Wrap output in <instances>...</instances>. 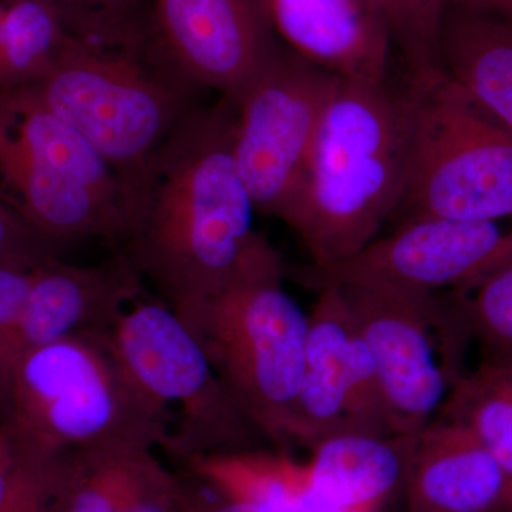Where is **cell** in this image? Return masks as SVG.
I'll return each instance as SVG.
<instances>
[{
    "mask_svg": "<svg viewBox=\"0 0 512 512\" xmlns=\"http://www.w3.org/2000/svg\"><path fill=\"white\" fill-rule=\"evenodd\" d=\"M234 124L232 100L195 107L131 188L123 254L173 309L217 295L278 252L254 228Z\"/></svg>",
    "mask_w": 512,
    "mask_h": 512,
    "instance_id": "1",
    "label": "cell"
},
{
    "mask_svg": "<svg viewBox=\"0 0 512 512\" xmlns=\"http://www.w3.org/2000/svg\"><path fill=\"white\" fill-rule=\"evenodd\" d=\"M67 13L70 35L23 93L86 137L128 192L165 138L195 109L191 83L148 33L146 16Z\"/></svg>",
    "mask_w": 512,
    "mask_h": 512,
    "instance_id": "2",
    "label": "cell"
},
{
    "mask_svg": "<svg viewBox=\"0 0 512 512\" xmlns=\"http://www.w3.org/2000/svg\"><path fill=\"white\" fill-rule=\"evenodd\" d=\"M406 181V130L396 94L387 83L340 79L286 225L312 265L339 264L379 237L402 205Z\"/></svg>",
    "mask_w": 512,
    "mask_h": 512,
    "instance_id": "3",
    "label": "cell"
},
{
    "mask_svg": "<svg viewBox=\"0 0 512 512\" xmlns=\"http://www.w3.org/2000/svg\"><path fill=\"white\" fill-rule=\"evenodd\" d=\"M2 426L18 453L40 458L121 444L167 448L170 441L167 420L114 353L110 330L26 353L13 370Z\"/></svg>",
    "mask_w": 512,
    "mask_h": 512,
    "instance_id": "4",
    "label": "cell"
},
{
    "mask_svg": "<svg viewBox=\"0 0 512 512\" xmlns=\"http://www.w3.org/2000/svg\"><path fill=\"white\" fill-rule=\"evenodd\" d=\"M276 255L210 298L174 309L269 444L295 446L309 313L284 288Z\"/></svg>",
    "mask_w": 512,
    "mask_h": 512,
    "instance_id": "5",
    "label": "cell"
},
{
    "mask_svg": "<svg viewBox=\"0 0 512 512\" xmlns=\"http://www.w3.org/2000/svg\"><path fill=\"white\" fill-rule=\"evenodd\" d=\"M407 141L399 222L512 218V136L485 116L440 67L409 74L396 94Z\"/></svg>",
    "mask_w": 512,
    "mask_h": 512,
    "instance_id": "6",
    "label": "cell"
},
{
    "mask_svg": "<svg viewBox=\"0 0 512 512\" xmlns=\"http://www.w3.org/2000/svg\"><path fill=\"white\" fill-rule=\"evenodd\" d=\"M110 342L128 376L167 420L168 450L192 461L268 443L163 299L134 302L111 328Z\"/></svg>",
    "mask_w": 512,
    "mask_h": 512,
    "instance_id": "7",
    "label": "cell"
},
{
    "mask_svg": "<svg viewBox=\"0 0 512 512\" xmlns=\"http://www.w3.org/2000/svg\"><path fill=\"white\" fill-rule=\"evenodd\" d=\"M336 288L375 362L393 434L417 436L439 417L454 384L466 373L468 342L446 293Z\"/></svg>",
    "mask_w": 512,
    "mask_h": 512,
    "instance_id": "8",
    "label": "cell"
},
{
    "mask_svg": "<svg viewBox=\"0 0 512 512\" xmlns=\"http://www.w3.org/2000/svg\"><path fill=\"white\" fill-rule=\"evenodd\" d=\"M339 80L285 45L234 101L232 151L258 214L285 224L291 217Z\"/></svg>",
    "mask_w": 512,
    "mask_h": 512,
    "instance_id": "9",
    "label": "cell"
},
{
    "mask_svg": "<svg viewBox=\"0 0 512 512\" xmlns=\"http://www.w3.org/2000/svg\"><path fill=\"white\" fill-rule=\"evenodd\" d=\"M512 261V218L461 221L416 218L399 222L339 264L295 271L308 288L386 286L404 291H463Z\"/></svg>",
    "mask_w": 512,
    "mask_h": 512,
    "instance_id": "10",
    "label": "cell"
},
{
    "mask_svg": "<svg viewBox=\"0 0 512 512\" xmlns=\"http://www.w3.org/2000/svg\"><path fill=\"white\" fill-rule=\"evenodd\" d=\"M60 128L62 120L22 90L0 92V202L63 245L89 237L126 241V215L57 165Z\"/></svg>",
    "mask_w": 512,
    "mask_h": 512,
    "instance_id": "11",
    "label": "cell"
},
{
    "mask_svg": "<svg viewBox=\"0 0 512 512\" xmlns=\"http://www.w3.org/2000/svg\"><path fill=\"white\" fill-rule=\"evenodd\" d=\"M318 292L309 312L295 446L311 450L345 433L392 436L375 362L345 296L336 286Z\"/></svg>",
    "mask_w": 512,
    "mask_h": 512,
    "instance_id": "12",
    "label": "cell"
},
{
    "mask_svg": "<svg viewBox=\"0 0 512 512\" xmlns=\"http://www.w3.org/2000/svg\"><path fill=\"white\" fill-rule=\"evenodd\" d=\"M146 22L191 83L232 101L285 46L268 0H154Z\"/></svg>",
    "mask_w": 512,
    "mask_h": 512,
    "instance_id": "13",
    "label": "cell"
},
{
    "mask_svg": "<svg viewBox=\"0 0 512 512\" xmlns=\"http://www.w3.org/2000/svg\"><path fill=\"white\" fill-rule=\"evenodd\" d=\"M141 276L123 252L97 265L47 259L35 269L16 333L15 367L30 350L84 332L111 330L143 298Z\"/></svg>",
    "mask_w": 512,
    "mask_h": 512,
    "instance_id": "14",
    "label": "cell"
},
{
    "mask_svg": "<svg viewBox=\"0 0 512 512\" xmlns=\"http://www.w3.org/2000/svg\"><path fill=\"white\" fill-rule=\"evenodd\" d=\"M289 49L349 82L387 83L392 29L382 0H268Z\"/></svg>",
    "mask_w": 512,
    "mask_h": 512,
    "instance_id": "15",
    "label": "cell"
},
{
    "mask_svg": "<svg viewBox=\"0 0 512 512\" xmlns=\"http://www.w3.org/2000/svg\"><path fill=\"white\" fill-rule=\"evenodd\" d=\"M403 493L410 512H510L512 480L466 426L437 417L417 434Z\"/></svg>",
    "mask_w": 512,
    "mask_h": 512,
    "instance_id": "16",
    "label": "cell"
},
{
    "mask_svg": "<svg viewBox=\"0 0 512 512\" xmlns=\"http://www.w3.org/2000/svg\"><path fill=\"white\" fill-rule=\"evenodd\" d=\"M56 512H183L181 484L153 447L121 444L62 457Z\"/></svg>",
    "mask_w": 512,
    "mask_h": 512,
    "instance_id": "17",
    "label": "cell"
},
{
    "mask_svg": "<svg viewBox=\"0 0 512 512\" xmlns=\"http://www.w3.org/2000/svg\"><path fill=\"white\" fill-rule=\"evenodd\" d=\"M417 436L336 434L311 448L320 490L348 512H382L404 490Z\"/></svg>",
    "mask_w": 512,
    "mask_h": 512,
    "instance_id": "18",
    "label": "cell"
},
{
    "mask_svg": "<svg viewBox=\"0 0 512 512\" xmlns=\"http://www.w3.org/2000/svg\"><path fill=\"white\" fill-rule=\"evenodd\" d=\"M439 66L485 116L512 136V22L446 9Z\"/></svg>",
    "mask_w": 512,
    "mask_h": 512,
    "instance_id": "19",
    "label": "cell"
},
{
    "mask_svg": "<svg viewBox=\"0 0 512 512\" xmlns=\"http://www.w3.org/2000/svg\"><path fill=\"white\" fill-rule=\"evenodd\" d=\"M197 477L252 512H348L312 480L308 463L288 450L210 454L191 461Z\"/></svg>",
    "mask_w": 512,
    "mask_h": 512,
    "instance_id": "20",
    "label": "cell"
},
{
    "mask_svg": "<svg viewBox=\"0 0 512 512\" xmlns=\"http://www.w3.org/2000/svg\"><path fill=\"white\" fill-rule=\"evenodd\" d=\"M66 10L47 0H2L0 92L39 82L66 45Z\"/></svg>",
    "mask_w": 512,
    "mask_h": 512,
    "instance_id": "21",
    "label": "cell"
},
{
    "mask_svg": "<svg viewBox=\"0 0 512 512\" xmlns=\"http://www.w3.org/2000/svg\"><path fill=\"white\" fill-rule=\"evenodd\" d=\"M439 417L466 426L512 480V360L484 359L466 370Z\"/></svg>",
    "mask_w": 512,
    "mask_h": 512,
    "instance_id": "22",
    "label": "cell"
},
{
    "mask_svg": "<svg viewBox=\"0 0 512 512\" xmlns=\"http://www.w3.org/2000/svg\"><path fill=\"white\" fill-rule=\"evenodd\" d=\"M446 295L468 343L480 348L481 360H512V261Z\"/></svg>",
    "mask_w": 512,
    "mask_h": 512,
    "instance_id": "23",
    "label": "cell"
},
{
    "mask_svg": "<svg viewBox=\"0 0 512 512\" xmlns=\"http://www.w3.org/2000/svg\"><path fill=\"white\" fill-rule=\"evenodd\" d=\"M409 74L429 72L439 66L444 0H382Z\"/></svg>",
    "mask_w": 512,
    "mask_h": 512,
    "instance_id": "24",
    "label": "cell"
},
{
    "mask_svg": "<svg viewBox=\"0 0 512 512\" xmlns=\"http://www.w3.org/2000/svg\"><path fill=\"white\" fill-rule=\"evenodd\" d=\"M40 264L0 262V426L8 416L10 383L15 370L13 349L20 316L33 274Z\"/></svg>",
    "mask_w": 512,
    "mask_h": 512,
    "instance_id": "25",
    "label": "cell"
},
{
    "mask_svg": "<svg viewBox=\"0 0 512 512\" xmlns=\"http://www.w3.org/2000/svg\"><path fill=\"white\" fill-rule=\"evenodd\" d=\"M57 458L16 453V466L0 512H55Z\"/></svg>",
    "mask_w": 512,
    "mask_h": 512,
    "instance_id": "26",
    "label": "cell"
},
{
    "mask_svg": "<svg viewBox=\"0 0 512 512\" xmlns=\"http://www.w3.org/2000/svg\"><path fill=\"white\" fill-rule=\"evenodd\" d=\"M63 244L37 231L22 215L0 202V262L40 264L57 258Z\"/></svg>",
    "mask_w": 512,
    "mask_h": 512,
    "instance_id": "27",
    "label": "cell"
},
{
    "mask_svg": "<svg viewBox=\"0 0 512 512\" xmlns=\"http://www.w3.org/2000/svg\"><path fill=\"white\" fill-rule=\"evenodd\" d=\"M197 478L201 484L198 487L184 488L181 485L183 512H252L247 505L232 500L207 481Z\"/></svg>",
    "mask_w": 512,
    "mask_h": 512,
    "instance_id": "28",
    "label": "cell"
},
{
    "mask_svg": "<svg viewBox=\"0 0 512 512\" xmlns=\"http://www.w3.org/2000/svg\"><path fill=\"white\" fill-rule=\"evenodd\" d=\"M47 2L55 3L70 12L83 13V15L124 18V16L138 13L140 0H47Z\"/></svg>",
    "mask_w": 512,
    "mask_h": 512,
    "instance_id": "29",
    "label": "cell"
},
{
    "mask_svg": "<svg viewBox=\"0 0 512 512\" xmlns=\"http://www.w3.org/2000/svg\"><path fill=\"white\" fill-rule=\"evenodd\" d=\"M446 9L512 22V0H444Z\"/></svg>",
    "mask_w": 512,
    "mask_h": 512,
    "instance_id": "30",
    "label": "cell"
},
{
    "mask_svg": "<svg viewBox=\"0 0 512 512\" xmlns=\"http://www.w3.org/2000/svg\"><path fill=\"white\" fill-rule=\"evenodd\" d=\"M16 466V448L9 430L0 426V505L8 494L10 480Z\"/></svg>",
    "mask_w": 512,
    "mask_h": 512,
    "instance_id": "31",
    "label": "cell"
},
{
    "mask_svg": "<svg viewBox=\"0 0 512 512\" xmlns=\"http://www.w3.org/2000/svg\"><path fill=\"white\" fill-rule=\"evenodd\" d=\"M0 19H2V0H0Z\"/></svg>",
    "mask_w": 512,
    "mask_h": 512,
    "instance_id": "32",
    "label": "cell"
},
{
    "mask_svg": "<svg viewBox=\"0 0 512 512\" xmlns=\"http://www.w3.org/2000/svg\"><path fill=\"white\" fill-rule=\"evenodd\" d=\"M510 512H512V494H511V505H510Z\"/></svg>",
    "mask_w": 512,
    "mask_h": 512,
    "instance_id": "33",
    "label": "cell"
}]
</instances>
